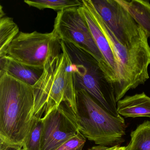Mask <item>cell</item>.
Returning <instances> with one entry per match:
<instances>
[{"mask_svg": "<svg viewBox=\"0 0 150 150\" xmlns=\"http://www.w3.org/2000/svg\"><path fill=\"white\" fill-rule=\"evenodd\" d=\"M24 3L39 10L50 8L58 12L83 6L82 0H25Z\"/></svg>", "mask_w": 150, "mask_h": 150, "instance_id": "obj_16", "label": "cell"}, {"mask_svg": "<svg viewBox=\"0 0 150 150\" xmlns=\"http://www.w3.org/2000/svg\"><path fill=\"white\" fill-rule=\"evenodd\" d=\"M86 142V138L79 132L56 150H82Z\"/></svg>", "mask_w": 150, "mask_h": 150, "instance_id": "obj_18", "label": "cell"}, {"mask_svg": "<svg viewBox=\"0 0 150 150\" xmlns=\"http://www.w3.org/2000/svg\"><path fill=\"white\" fill-rule=\"evenodd\" d=\"M77 117L80 132L98 145L120 146L125 141L124 119L109 113L86 90H76Z\"/></svg>", "mask_w": 150, "mask_h": 150, "instance_id": "obj_4", "label": "cell"}, {"mask_svg": "<svg viewBox=\"0 0 150 150\" xmlns=\"http://www.w3.org/2000/svg\"><path fill=\"white\" fill-rule=\"evenodd\" d=\"M82 1L108 41L115 56L117 72L114 90L117 102L128 91L144 84L149 79L150 46L148 37L146 36L130 44L121 43L96 12L90 0Z\"/></svg>", "mask_w": 150, "mask_h": 150, "instance_id": "obj_1", "label": "cell"}, {"mask_svg": "<svg viewBox=\"0 0 150 150\" xmlns=\"http://www.w3.org/2000/svg\"><path fill=\"white\" fill-rule=\"evenodd\" d=\"M80 8L57 12L53 30L60 41L71 44L93 57L113 86L111 72L95 42Z\"/></svg>", "mask_w": 150, "mask_h": 150, "instance_id": "obj_6", "label": "cell"}, {"mask_svg": "<svg viewBox=\"0 0 150 150\" xmlns=\"http://www.w3.org/2000/svg\"><path fill=\"white\" fill-rule=\"evenodd\" d=\"M128 150H150V121H145L131 133Z\"/></svg>", "mask_w": 150, "mask_h": 150, "instance_id": "obj_15", "label": "cell"}, {"mask_svg": "<svg viewBox=\"0 0 150 150\" xmlns=\"http://www.w3.org/2000/svg\"><path fill=\"white\" fill-rule=\"evenodd\" d=\"M43 123L42 119L33 117V122L23 147V150H41Z\"/></svg>", "mask_w": 150, "mask_h": 150, "instance_id": "obj_17", "label": "cell"}, {"mask_svg": "<svg viewBox=\"0 0 150 150\" xmlns=\"http://www.w3.org/2000/svg\"><path fill=\"white\" fill-rule=\"evenodd\" d=\"M117 146H116L110 147V146H105L98 145L93 146L88 150H115Z\"/></svg>", "mask_w": 150, "mask_h": 150, "instance_id": "obj_20", "label": "cell"}, {"mask_svg": "<svg viewBox=\"0 0 150 150\" xmlns=\"http://www.w3.org/2000/svg\"><path fill=\"white\" fill-rule=\"evenodd\" d=\"M42 119L41 150H56L79 132L77 115L65 102Z\"/></svg>", "mask_w": 150, "mask_h": 150, "instance_id": "obj_9", "label": "cell"}, {"mask_svg": "<svg viewBox=\"0 0 150 150\" xmlns=\"http://www.w3.org/2000/svg\"><path fill=\"white\" fill-rule=\"evenodd\" d=\"M0 71L33 86L39 80L44 69L23 64L8 56L0 58Z\"/></svg>", "mask_w": 150, "mask_h": 150, "instance_id": "obj_11", "label": "cell"}, {"mask_svg": "<svg viewBox=\"0 0 150 150\" xmlns=\"http://www.w3.org/2000/svg\"><path fill=\"white\" fill-rule=\"evenodd\" d=\"M34 105L33 86L0 71V139L23 146Z\"/></svg>", "mask_w": 150, "mask_h": 150, "instance_id": "obj_2", "label": "cell"}, {"mask_svg": "<svg viewBox=\"0 0 150 150\" xmlns=\"http://www.w3.org/2000/svg\"><path fill=\"white\" fill-rule=\"evenodd\" d=\"M61 52V41L53 30L46 33L20 32L9 45L7 56L27 65L44 69L48 59Z\"/></svg>", "mask_w": 150, "mask_h": 150, "instance_id": "obj_7", "label": "cell"}, {"mask_svg": "<svg viewBox=\"0 0 150 150\" xmlns=\"http://www.w3.org/2000/svg\"><path fill=\"white\" fill-rule=\"evenodd\" d=\"M61 46V53L48 59L42 74L33 86V117L42 119L63 102L67 103L77 115L73 64L62 41Z\"/></svg>", "mask_w": 150, "mask_h": 150, "instance_id": "obj_3", "label": "cell"}, {"mask_svg": "<svg viewBox=\"0 0 150 150\" xmlns=\"http://www.w3.org/2000/svg\"><path fill=\"white\" fill-rule=\"evenodd\" d=\"M150 38V3L143 0H117Z\"/></svg>", "mask_w": 150, "mask_h": 150, "instance_id": "obj_13", "label": "cell"}, {"mask_svg": "<svg viewBox=\"0 0 150 150\" xmlns=\"http://www.w3.org/2000/svg\"><path fill=\"white\" fill-rule=\"evenodd\" d=\"M23 146L10 144L0 139V150H23Z\"/></svg>", "mask_w": 150, "mask_h": 150, "instance_id": "obj_19", "label": "cell"}, {"mask_svg": "<svg viewBox=\"0 0 150 150\" xmlns=\"http://www.w3.org/2000/svg\"><path fill=\"white\" fill-rule=\"evenodd\" d=\"M80 8L89 27L95 42L111 72L114 79V86L117 81V67L114 53L108 41L96 24L88 9L83 4V6L81 7Z\"/></svg>", "mask_w": 150, "mask_h": 150, "instance_id": "obj_10", "label": "cell"}, {"mask_svg": "<svg viewBox=\"0 0 150 150\" xmlns=\"http://www.w3.org/2000/svg\"><path fill=\"white\" fill-rule=\"evenodd\" d=\"M90 1L121 43L130 44L147 36L117 0H90Z\"/></svg>", "mask_w": 150, "mask_h": 150, "instance_id": "obj_8", "label": "cell"}, {"mask_svg": "<svg viewBox=\"0 0 150 150\" xmlns=\"http://www.w3.org/2000/svg\"><path fill=\"white\" fill-rule=\"evenodd\" d=\"M64 42L72 63L76 90L84 89L109 113L118 118L122 117L117 112L114 87L98 62L73 45Z\"/></svg>", "mask_w": 150, "mask_h": 150, "instance_id": "obj_5", "label": "cell"}, {"mask_svg": "<svg viewBox=\"0 0 150 150\" xmlns=\"http://www.w3.org/2000/svg\"><path fill=\"white\" fill-rule=\"evenodd\" d=\"M117 106L118 114L125 117L150 118V97L144 93L126 96Z\"/></svg>", "mask_w": 150, "mask_h": 150, "instance_id": "obj_12", "label": "cell"}, {"mask_svg": "<svg viewBox=\"0 0 150 150\" xmlns=\"http://www.w3.org/2000/svg\"><path fill=\"white\" fill-rule=\"evenodd\" d=\"M115 150H128V146H117Z\"/></svg>", "mask_w": 150, "mask_h": 150, "instance_id": "obj_21", "label": "cell"}, {"mask_svg": "<svg viewBox=\"0 0 150 150\" xmlns=\"http://www.w3.org/2000/svg\"><path fill=\"white\" fill-rule=\"evenodd\" d=\"M19 33V27L13 18L0 16V58L7 56L9 45Z\"/></svg>", "mask_w": 150, "mask_h": 150, "instance_id": "obj_14", "label": "cell"}]
</instances>
